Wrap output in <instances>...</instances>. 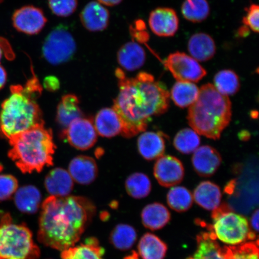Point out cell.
Instances as JSON below:
<instances>
[{"label":"cell","mask_w":259,"mask_h":259,"mask_svg":"<svg viewBox=\"0 0 259 259\" xmlns=\"http://www.w3.org/2000/svg\"><path fill=\"white\" fill-rule=\"evenodd\" d=\"M116 76L119 91L112 108L121 119V134L131 138L145 132L152 118L167 111L170 95L150 73L142 72L134 78H128L118 69Z\"/></svg>","instance_id":"1"},{"label":"cell","mask_w":259,"mask_h":259,"mask_svg":"<svg viewBox=\"0 0 259 259\" xmlns=\"http://www.w3.org/2000/svg\"><path fill=\"white\" fill-rule=\"evenodd\" d=\"M96 210L95 205L85 197H48L41 205L38 241L61 251L73 247L90 224Z\"/></svg>","instance_id":"2"},{"label":"cell","mask_w":259,"mask_h":259,"mask_svg":"<svg viewBox=\"0 0 259 259\" xmlns=\"http://www.w3.org/2000/svg\"><path fill=\"white\" fill-rule=\"evenodd\" d=\"M11 91V95L3 103L0 112V134L8 140L45 124L36 102L42 91L36 77L29 80L24 87L12 86Z\"/></svg>","instance_id":"3"},{"label":"cell","mask_w":259,"mask_h":259,"mask_svg":"<svg viewBox=\"0 0 259 259\" xmlns=\"http://www.w3.org/2000/svg\"><path fill=\"white\" fill-rule=\"evenodd\" d=\"M232 118V103L212 84L199 90L198 98L190 106L187 119L197 134L213 140L219 139Z\"/></svg>","instance_id":"4"},{"label":"cell","mask_w":259,"mask_h":259,"mask_svg":"<svg viewBox=\"0 0 259 259\" xmlns=\"http://www.w3.org/2000/svg\"><path fill=\"white\" fill-rule=\"evenodd\" d=\"M9 156L22 173L40 172L53 164L56 150L53 133L45 126L28 130L9 139Z\"/></svg>","instance_id":"5"},{"label":"cell","mask_w":259,"mask_h":259,"mask_svg":"<svg viewBox=\"0 0 259 259\" xmlns=\"http://www.w3.org/2000/svg\"><path fill=\"white\" fill-rule=\"evenodd\" d=\"M40 255L30 230L13 222L9 213H0V259H38Z\"/></svg>","instance_id":"6"},{"label":"cell","mask_w":259,"mask_h":259,"mask_svg":"<svg viewBox=\"0 0 259 259\" xmlns=\"http://www.w3.org/2000/svg\"><path fill=\"white\" fill-rule=\"evenodd\" d=\"M212 217V231L216 238L225 244L237 245L255 239L247 219L233 211L226 204L213 210Z\"/></svg>","instance_id":"7"},{"label":"cell","mask_w":259,"mask_h":259,"mask_svg":"<svg viewBox=\"0 0 259 259\" xmlns=\"http://www.w3.org/2000/svg\"><path fill=\"white\" fill-rule=\"evenodd\" d=\"M76 51V41L72 34L63 26H60L50 32L42 48L45 59L53 65L67 62L72 59Z\"/></svg>","instance_id":"8"},{"label":"cell","mask_w":259,"mask_h":259,"mask_svg":"<svg viewBox=\"0 0 259 259\" xmlns=\"http://www.w3.org/2000/svg\"><path fill=\"white\" fill-rule=\"evenodd\" d=\"M164 65L175 78L182 82H198L207 73L198 61L181 52L170 54Z\"/></svg>","instance_id":"9"},{"label":"cell","mask_w":259,"mask_h":259,"mask_svg":"<svg viewBox=\"0 0 259 259\" xmlns=\"http://www.w3.org/2000/svg\"><path fill=\"white\" fill-rule=\"evenodd\" d=\"M97 135L93 121L83 117L74 119L63 133V137L72 147L82 151L89 150L95 145Z\"/></svg>","instance_id":"10"},{"label":"cell","mask_w":259,"mask_h":259,"mask_svg":"<svg viewBox=\"0 0 259 259\" xmlns=\"http://www.w3.org/2000/svg\"><path fill=\"white\" fill-rule=\"evenodd\" d=\"M12 22L14 27L19 32L34 35L42 30L47 19L40 9L27 6L16 10L13 15Z\"/></svg>","instance_id":"11"},{"label":"cell","mask_w":259,"mask_h":259,"mask_svg":"<svg viewBox=\"0 0 259 259\" xmlns=\"http://www.w3.org/2000/svg\"><path fill=\"white\" fill-rule=\"evenodd\" d=\"M154 175L161 186L174 187L183 180L184 168L177 157L163 155L158 158L154 165Z\"/></svg>","instance_id":"12"},{"label":"cell","mask_w":259,"mask_h":259,"mask_svg":"<svg viewBox=\"0 0 259 259\" xmlns=\"http://www.w3.org/2000/svg\"><path fill=\"white\" fill-rule=\"evenodd\" d=\"M149 25L152 31L160 37H172L179 28V19L174 9L159 8L151 12Z\"/></svg>","instance_id":"13"},{"label":"cell","mask_w":259,"mask_h":259,"mask_svg":"<svg viewBox=\"0 0 259 259\" xmlns=\"http://www.w3.org/2000/svg\"><path fill=\"white\" fill-rule=\"evenodd\" d=\"M222 157L218 151L208 145L199 147L194 152L192 163L194 170L200 176H213L222 163Z\"/></svg>","instance_id":"14"},{"label":"cell","mask_w":259,"mask_h":259,"mask_svg":"<svg viewBox=\"0 0 259 259\" xmlns=\"http://www.w3.org/2000/svg\"><path fill=\"white\" fill-rule=\"evenodd\" d=\"M80 18L87 30L92 32L102 31L109 25V12L99 2H92L83 8Z\"/></svg>","instance_id":"15"},{"label":"cell","mask_w":259,"mask_h":259,"mask_svg":"<svg viewBox=\"0 0 259 259\" xmlns=\"http://www.w3.org/2000/svg\"><path fill=\"white\" fill-rule=\"evenodd\" d=\"M68 171L73 181L83 185H88L96 180L98 167L93 158L80 155L70 161Z\"/></svg>","instance_id":"16"},{"label":"cell","mask_w":259,"mask_h":259,"mask_svg":"<svg viewBox=\"0 0 259 259\" xmlns=\"http://www.w3.org/2000/svg\"><path fill=\"white\" fill-rule=\"evenodd\" d=\"M74 181L69 171L62 168H56L47 175L45 186L51 196H69L73 189Z\"/></svg>","instance_id":"17"},{"label":"cell","mask_w":259,"mask_h":259,"mask_svg":"<svg viewBox=\"0 0 259 259\" xmlns=\"http://www.w3.org/2000/svg\"><path fill=\"white\" fill-rule=\"evenodd\" d=\"M139 153L145 159L153 160L163 156L165 151V140L160 132H146L138 140Z\"/></svg>","instance_id":"18"},{"label":"cell","mask_w":259,"mask_h":259,"mask_svg":"<svg viewBox=\"0 0 259 259\" xmlns=\"http://www.w3.org/2000/svg\"><path fill=\"white\" fill-rule=\"evenodd\" d=\"M117 60L123 69L133 72L144 66L146 60L145 51L135 41L128 42L119 49Z\"/></svg>","instance_id":"19"},{"label":"cell","mask_w":259,"mask_h":259,"mask_svg":"<svg viewBox=\"0 0 259 259\" xmlns=\"http://www.w3.org/2000/svg\"><path fill=\"white\" fill-rule=\"evenodd\" d=\"M95 127L97 134L105 138H112L121 134L120 118L113 108H104L97 113Z\"/></svg>","instance_id":"20"},{"label":"cell","mask_w":259,"mask_h":259,"mask_svg":"<svg viewBox=\"0 0 259 259\" xmlns=\"http://www.w3.org/2000/svg\"><path fill=\"white\" fill-rule=\"evenodd\" d=\"M193 199L197 204L208 210H214L221 203L222 194L220 187L210 181H203L193 193Z\"/></svg>","instance_id":"21"},{"label":"cell","mask_w":259,"mask_h":259,"mask_svg":"<svg viewBox=\"0 0 259 259\" xmlns=\"http://www.w3.org/2000/svg\"><path fill=\"white\" fill-rule=\"evenodd\" d=\"M188 50L194 59L205 62L212 59L215 56V41L208 34L199 32L190 37L188 43Z\"/></svg>","instance_id":"22"},{"label":"cell","mask_w":259,"mask_h":259,"mask_svg":"<svg viewBox=\"0 0 259 259\" xmlns=\"http://www.w3.org/2000/svg\"><path fill=\"white\" fill-rule=\"evenodd\" d=\"M142 222L146 228L157 231L166 226L170 220V213L166 206L153 203L145 207L141 213Z\"/></svg>","instance_id":"23"},{"label":"cell","mask_w":259,"mask_h":259,"mask_svg":"<svg viewBox=\"0 0 259 259\" xmlns=\"http://www.w3.org/2000/svg\"><path fill=\"white\" fill-rule=\"evenodd\" d=\"M213 232H202L197 236V250L187 259H224L222 248Z\"/></svg>","instance_id":"24"},{"label":"cell","mask_w":259,"mask_h":259,"mask_svg":"<svg viewBox=\"0 0 259 259\" xmlns=\"http://www.w3.org/2000/svg\"><path fill=\"white\" fill-rule=\"evenodd\" d=\"M105 253L95 238L87 239L84 244L73 246L61 252L62 259H103Z\"/></svg>","instance_id":"25"},{"label":"cell","mask_w":259,"mask_h":259,"mask_svg":"<svg viewBox=\"0 0 259 259\" xmlns=\"http://www.w3.org/2000/svg\"><path fill=\"white\" fill-rule=\"evenodd\" d=\"M41 193L33 186H26L19 188L16 191L15 204L21 212L25 213H34L39 208L41 203Z\"/></svg>","instance_id":"26"},{"label":"cell","mask_w":259,"mask_h":259,"mask_svg":"<svg viewBox=\"0 0 259 259\" xmlns=\"http://www.w3.org/2000/svg\"><path fill=\"white\" fill-rule=\"evenodd\" d=\"M79 103L78 98L74 95H67L61 99L58 106L57 120L64 129L74 119L83 117Z\"/></svg>","instance_id":"27"},{"label":"cell","mask_w":259,"mask_h":259,"mask_svg":"<svg viewBox=\"0 0 259 259\" xmlns=\"http://www.w3.org/2000/svg\"><path fill=\"white\" fill-rule=\"evenodd\" d=\"M167 245L154 234H145L139 243L138 250L142 259H164Z\"/></svg>","instance_id":"28"},{"label":"cell","mask_w":259,"mask_h":259,"mask_svg":"<svg viewBox=\"0 0 259 259\" xmlns=\"http://www.w3.org/2000/svg\"><path fill=\"white\" fill-rule=\"evenodd\" d=\"M199 89L193 82L178 81L171 90V98L181 108L193 105L198 98Z\"/></svg>","instance_id":"29"},{"label":"cell","mask_w":259,"mask_h":259,"mask_svg":"<svg viewBox=\"0 0 259 259\" xmlns=\"http://www.w3.org/2000/svg\"><path fill=\"white\" fill-rule=\"evenodd\" d=\"M137 239L136 230L132 226L120 224L116 226L111 234V244L119 250H128Z\"/></svg>","instance_id":"30"},{"label":"cell","mask_w":259,"mask_h":259,"mask_svg":"<svg viewBox=\"0 0 259 259\" xmlns=\"http://www.w3.org/2000/svg\"><path fill=\"white\" fill-rule=\"evenodd\" d=\"M181 12L187 20L199 23L208 17L210 8L206 0H186L181 7Z\"/></svg>","instance_id":"31"},{"label":"cell","mask_w":259,"mask_h":259,"mask_svg":"<svg viewBox=\"0 0 259 259\" xmlns=\"http://www.w3.org/2000/svg\"><path fill=\"white\" fill-rule=\"evenodd\" d=\"M125 189L128 195L135 199L145 198L151 192V181L144 174H133L125 181Z\"/></svg>","instance_id":"32"},{"label":"cell","mask_w":259,"mask_h":259,"mask_svg":"<svg viewBox=\"0 0 259 259\" xmlns=\"http://www.w3.org/2000/svg\"><path fill=\"white\" fill-rule=\"evenodd\" d=\"M213 82L216 90L227 96L235 95L240 88L239 77L232 70L220 71L215 74Z\"/></svg>","instance_id":"33"},{"label":"cell","mask_w":259,"mask_h":259,"mask_svg":"<svg viewBox=\"0 0 259 259\" xmlns=\"http://www.w3.org/2000/svg\"><path fill=\"white\" fill-rule=\"evenodd\" d=\"M167 204L171 209L178 212H184L192 207V194L184 187H174L167 195Z\"/></svg>","instance_id":"34"},{"label":"cell","mask_w":259,"mask_h":259,"mask_svg":"<svg viewBox=\"0 0 259 259\" xmlns=\"http://www.w3.org/2000/svg\"><path fill=\"white\" fill-rule=\"evenodd\" d=\"M224 259H258V243L249 242L222 248Z\"/></svg>","instance_id":"35"},{"label":"cell","mask_w":259,"mask_h":259,"mask_svg":"<svg viewBox=\"0 0 259 259\" xmlns=\"http://www.w3.org/2000/svg\"><path fill=\"white\" fill-rule=\"evenodd\" d=\"M200 139L193 129L184 128L178 133L174 138V145L181 153L189 154L199 148Z\"/></svg>","instance_id":"36"},{"label":"cell","mask_w":259,"mask_h":259,"mask_svg":"<svg viewBox=\"0 0 259 259\" xmlns=\"http://www.w3.org/2000/svg\"><path fill=\"white\" fill-rule=\"evenodd\" d=\"M48 4L54 15L60 17H67L75 12L77 0H48Z\"/></svg>","instance_id":"37"},{"label":"cell","mask_w":259,"mask_h":259,"mask_svg":"<svg viewBox=\"0 0 259 259\" xmlns=\"http://www.w3.org/2000/svg\"><path fill=\"white\" fill-rule=\"evenodd\" d=\"M18 189L16 178L11 175H0V201L11 199Z\"/></svg>","instance_id":"38"},{"label":"cell","mask_w":259,"mask_h":259,"mask_svg":"<svg viewBox=\"0 0 259 259\" xmlns=\"http://www.w3.org/2000/svg\"><path fill=\"white\" fill-rule=\"evenodd\" d=\"M246 15L242 19L243 24L249 30L258 33L259 29V8L257 5L252 4L245 10Z\"/></svg>","instance_id":"39"},{"label":"cell","mask_w":259,"mask_h":259,"mask_svg":"<svg viewBox=\"0 0 259 259\" xmlns=\"http://www.w3.org/2000/svg\"><path fill=\"white\" fill-rule=\"evenodd\" d=\"M44 85L47 90L56 92L60 88L59 80L56 76H48L44 80Z\"/></svg>","instance_id":"40"},{"label":"cell","mask_w":259,"mask_h":259,"mask_svg":"<svg viewBox=\"0 0 259 259\" xmlns=\"http://www.w3.org/2000/svg\"><path fill=\"white\" fill-rule=\"evenodd\" d=\"M258 210L256 209L252 213L250 220V225L252 229L256 232L258 231Z\"/></svg>","instance_id":"41"},{"label":"cell","mask_w":259,"mask_h":259,"mask_svg":"<svg viewBox=\"0 0 259 259\" xmlns=\"http://www.w3.org/2000/svg\"><path fill=\"white\" fill-rule=\"evenodd\" d=\"M6 80H7V73L4 68L0 66V90L5 86Z\"/></svg>","instance_id":"42"},{"label":"cell","mask_w":259,"mask_h":259,"mask_svg":"<svg viewBox=\"0 0 259 259\" xmlns=\"http://www.w3.org/2000/svg\"><path fill=\"white\" fill-rule=\"evenodd\" d=\"M122 0H98V2L101 5L106 6H117L122 2Z\"/></svg>","instance_id":"43"},{"label":"cell","mask_w":259,"mask_h":259,"mask_svg":"<svg viewBox=\"0 0 259 259\" xmlns=\"http://www.w3.org/2000/svg\"><path fill=\"white\" fill-rule=\"evenodd\" d=\"M250 30H249L248 28L245 27L244 25L239 29L238 34L240 36L244 37L247 36V35L250 34Z\"/></svg>","instance_id":"44"},{"label":"cell","mask_w":259,"mask_h":259,"mask_svg":"<svg viewBox=\"0 0 259 259\" xmlns=\"http://www.w3.org/2000/svg\"><path fill=\"white\" fill-rule=\"evenodd\" d=\"M2 38L1 39H0V61H1L2 60V57H3V53H4V47H3V45H2V43H3V41H2Z\"/></svg>","instance_id":"45"},{"label":"cell","mask_w":259,"mask_h":259,"mask_svg":"<svg viewBox=\"0 0 259 259\" xmlns=\"http://www.w3.org/2000/svg\"><path fill=\"white\" fill-rule=\"evenodd\" d=\"M125 259H138V258L137 257V255L134 254L131 255V256H129Z\"/></svg>","instance_id":"46"},{"label":"cell","mask_w":259,"mask_h":259,"mask_svg":"<svg viewBox=\"0 0 259 259\" xmlns=\"http://www.w3.org/2000/svg\"><path fill=\"white\" fill-rule=\"evenodd\" d=\"M3 2V0H0V3H1Z\"/></svg>","instance_id":"47"}]
</instances>
